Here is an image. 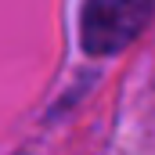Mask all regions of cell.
Here are the masks:
<instances>
[{
	"label": "cell",
	"instance_id": "cell-1",
	"mask_svg": "<svg viewBox=\"0 0 155 155\" xmlns=\"http://www.w3.org/2000/svg\"><path fill=\"white\" fill-rule=\"evenodd\" d=\"M155 0H83L79 7V40L94 58L119 54L126 43L148 29Z\"/></svg>",
	"mask_w": 155,
	"mask_h": 155
}]
</instances>
